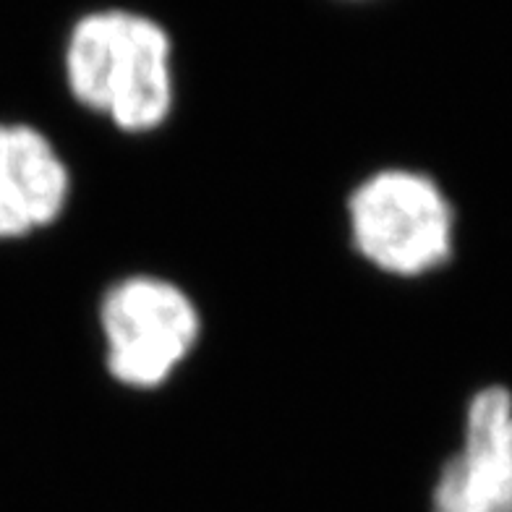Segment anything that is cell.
Here are the masks:
<instances>
[{"mask_svg":"<svg viewBox=\"0 0 512 512\" xmlns=\"http://www.w3.org/2000/svg\"><path fill=\"white\" fill-rule=\"evenodd\" d=\"M102 364L134 392H155L178 377L202 343L204 317L176 280L136 272L105 288L97 304Z\"/></svg>","mask_w":512,"mask_h":512,"instance_id":"obj_3","label":"cell"},{"mask_svg":"<svg viewBox=\"0 0 512 512\" xmlns=\"http://www.w3.org/2000/svg\"><path fill=\"white\" fill-rule=\"evenodd\" d=\"M71 100L121 134L144 136L176 113V50L168 29L128 8H100L76 21L63 48Z\"/></svg>","mask_w":512,"mask_h":512,"instance_id":"obj_1","label":"cell"},{"mask_svg":"<svg viewBox=\"0 0 512 512\" xmlns=\"http://www.w3.org/2000/svg\"><path fill=\"white\" fill-rule=\"evenodd\" d=\"M74 196L66 157L42 128L0 121V241L53 228Z\"/></svg>","mask_w":512,"mask_h":512,"instance_id":"obj_5","label":"cell"},{"mask_svg":"<svg viewBox=\"0 0 512 512\" xmlns=\"http://www.w3.org/2000/svg\"><path fill=\"white\" fill-rule=\"evenodd\" d=\"M432 512H512V390L481 384L432 486Z\"/></svg>","mask_w":512,"mask_h":512,"instance_id":"obj_4","label":"cell"},{"mask_svg":"<svg viewBox=\"0 0 512 512\" xmlns=\"http://www.w3.org/2000/svg\"><path fill=\"white\" fill-rule=\"evenodd\" d=\"M353 251L392 280H424L458 254L460 217L442 181L421 168L390 165L356 183L345 199Z\"/></svg>","mask_w":512,"mask_h":512,"instance_id":"obj_2","label":"cell"}]
</instances>
